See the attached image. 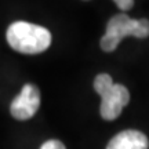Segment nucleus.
I'll return each instance as SVG.
<instances>
[{
	"mask_svg": "<svg viewBox=\"0 0 149 149\" xmlns=\"http://www.w3.org/2000/svg\"><path fill=\"white\" fill-rule=\"evenodd\" d=\"M94 90L101 95V112L102 119L115 120L120 116L123 108L130 101V93L122 84H115L108 73L98 74L94 79Z\"/></svg>",
	"mask_w": 149,
	"mask_h": 149,
	"instance_id": "nucleus-3",
	"label": "nucleus"
},
{
	"mask_svg": "<svg viewBox=\"0 0 149 149\" xmlns=\"http://www.w3.org/2000/svg\"><path fill=\"white\" fill-rule=\"evenodd\" d=\"M6 37L10 47L22 54H40L51 44V33L48 29L25 21L11 24Z\"/></svg>",
	"mask_w": 149,
	"mask_h": 149,
	"instance_id": "nucleus-1",
	"label": "nucleus"
},
{
	"mask_svg": "<svg viewBox=\"0 0 149 149\" xmlns=\"http://www.w3.org/2000/svg\"><path fill=\"white\" fill-rule=\"evenodd\" d=\"M115 3H116L117 7L123 11L130 10V8H133V6H134L133 0H117V1H115Z\"/></svg>",
	"mask_w": 149,
	"mask_h": 149,
	"instance_id": "nucleus-7",
	"label": "nucleus"
},
{
	"mask_svg": "<svg viewBox=\"0 0 149 149\" xmlns=\"http://www.w3.org/2000/svg\"><path fill=\"white\" fill-rule=\"evenodd\" d=\"M148 137L138 130H126L109 141L107 149H148Z\"/></svg>",
	"mask_w": 149,
	"mask_h": 149,
	"instance_id": "nucleus-5",
	"label": "nucleus"
},
{
	"mask_svg": "<svg viewBox=\"0 0 149 149\" xmlns=\"http://www.w3.org/2000/svg\"><path fill=\"white\" fill-rule=\"evenodd\" d=\"M40 149H66L65 145L58 139H48L40 146Z\"/></svg>",
	"mask_w": 149,
	"mask_h": 149,
	"instance_id": "nucleus-6",
	"label": "nucleus"
},
{
	"mask_svg": "<svg viewBox=\"0 0 149 149\" xmlns=\"http://www.w3.org/2000/svg\"><path fill=\"white\" fill-rule=\"evenodd\" d=\"M40 107V91L35 84L24 86L21 93L11 102L10 112L17 120H28L37 112Z\"/></svg>",
	"mask_w": 149,
	"mask_h": 149,
	"instance_id": "nucleus-4",
	"label": "nucleus"
},
{
	"mask_svg": "<svg viewBox=\"0 0 149 149\" xmlns=\"http://www.w3.org/2000/svg\"><path fill=\"white\" fill-rule=\"evenodd\" d=\"M126 36H134L145 39L149 36L148 19H133L126 14H117L112 17L107 25V32L101 37V48L105 53L115 51Z\"/></svg>",
	"mask_w": 149,
	"mask_h": 149,
	"instance_id": "nucleus-2",
	"label": "nucleus"
}]
</instances>
